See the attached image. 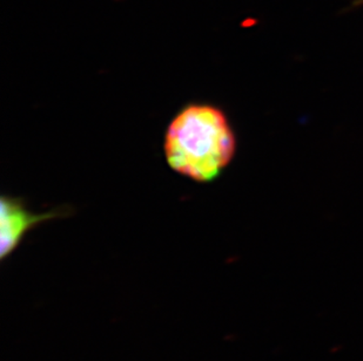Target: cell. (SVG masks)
<instances>
[{
	"label": "cell",
	"mask_w": 363,
	"mask_h": 361,
	"mask_svg": "<svg viewBox=\"0 0 363 361\" xmlns=\"http://www.w3.org/2000/svg\"><path fill=\"white\" fill-rule=\"evenodd\" d=\"M237 140L223 109L211 103H189L164 132V154L172 171L208 183L233 160Z\"/></svg>",
	"instance_id": "obj_1"
},
{
	"label": "cell",
	"mask_w": 363,
	"mask_h": 361,
	"mask_svg": "<svg viewBox=\"0 0 363 361\" xmlns=\"http://www.w3.org/2000/svg\"><path fill=\"white\" fill-rule=\"evenodd\" d=\"M65 215L58 210L35 214L26 208L21 198L1 196L0 203V258L5 259L17 249L31 229L43 222Z\"/></svg>",
	"instance_id": "obj_2"
}]
</instances>
